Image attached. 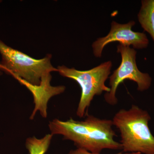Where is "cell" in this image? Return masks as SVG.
<instances>
[{"instance_id": "cell-11", "label": "cell", "mask_w": 154, "mask_h": 154, "mask_svg": "<svg viewBox=\"0 0 154 154\" xmlns=\"http://www.w3.org/2000/svg\"><path fill=\"white\" fill-rule=\"evenodd\" d=\"M3 71V68H2V64H1V63H0V75H2V72Z\"/></svg>"}, {"instance_id": "cell-3", "label": "cell", "mask_w": 154, "mask_h": 154, "mask_svg": "<svg viewBox=\"0 0 154 154\" xmlns=\"http://www.w3.org/2000/svg\"><path fill=\"white\" fill-rule=\"evenodd\" d=\"M0 53L3 71L33 85H39L44 77L50 75L51 72H57V68L51 65V54L41 59H36L8 46L1 40Z\"/></svg>"}, {"instance_id": "cell-6", "label": "cell", "mask_w": 154, "mask_h": 154, "mask_svg": "<svg viewBox=\"0 0 154 154\" xmlns=\"http://www.w3.org/2000/svg\"><path fill=\"white\" fill-rule=\"evenodd\" d=\"M135 24V22L133 21L124 24L113 21L110 32L107 36L98 38L92 44L95 56L101 57L105 46L114 42H118L119 44L127 46L132 45L136 49L146 48L149 44L148 38L146 33L133 31L132 28Z\"/></svg>"}, {"instance_id": "cell-9", "label": "cell", "mask_w": 154, "mask_h": 154, "mask_svg": "<svg viewBox=\"0 0 154 154\" xmlns=\"http://www.w3.org/2000/svg\"><path fill=\"white\" fill-rule=\"evenodd\" d=\"M53 136L49 134L40 139L34 136L27 138L25 146L29 154H45L49 148Z\"/></svg>"}, {"instance_id": "cell-5", "label": "cell", "mask_w": 154, "mask_h": 154, "mask_svg": "<svg viewBox=\"0 0 154 154\" xmlns=\"http://www.w3.org/2000/svg\"><path fill=\"white\" fill-rule=\"evenodd\" d=\"M117 52L121 55L122 62L119 67L109 77L110 91L104 96L105 102L112 106L118 103L116 92L119 85L124 80L134 82L137 85V90L143 92L148 90L151 86L152 79L148 73L140 71L137 66V51L129 46L119 44L117 45Z\"/></svg>"}, {"instance_id": "cell-1", "label": "cell", "mask_w": 154, "mask_h": 154, "mask_svg": "<svg viewBox=\"0 0 154 154\" xmlns=\"http://www.w3.org/2000/svg\"><path fill=\"white\" fill-rule=\"evenodd\" d=\"M86 116L84 121L54 119L48 124L51 134L61 135L64 140L72 141L77 148L94 153L100 154L105 149L122 150L121 143L114 139L117 135L112 128V120L88 114Z\"/></svg>"}, {"instance_id": "cell-2", "label": "cell", "mask_w": 154, "mask_h": 154, "mask_svg": "<svg viewBox=\"0 0 154 154\" xmlns=\"http://www.w3.org/2000/svg\"><path fill=\"white\" fill-rule=\"evenodd\" d=\"M149 113L136 105L119 110L112 119L119 131L124 153L154 154V136L149 126Z\"/></svg>"}, {"instance_id": "cell-7", "label": "cell", "mask_w": 154, "mask_h": 154, "mask_svg": "<svg viewBox=\"0 0 154 154\" xmlns=\"http://www.w3.org/2000/svg\"><path fill=\"white\" fill-rule=\"evenodd\" d=\"M51 74L44 77L42 79L40 85L38 86L33 85L20 78L16 79L22 85L26 86L33 94L36 106L30 118L31 119H33L34 117L36 111L39 110L40 105H42V112L40 113L42 117L46 118L47 116V104L48 100L52 96L61 94L65 90V87L63 86L52 87L51 85Z\"/></svg>"}, {"instance_id": "cell-4", "label": "cell", "mask_w": 154, "mask_h": 154, "mask_svg": "<svg viewBox=\"0 0 154 154\" xmlns=\"http://www.w3.org/2000/svg\"><path fill=\"white\" fill-rule=\"evenodd\" d=\"M112 66L111 61H108L86 71L69 68L65 66L57 67V72L61 75L74 80L81 87L82 93L77 116L83 117L88 115V108L94 96H100L103 92H110V88L105 85V82L109 78Z\"/></svg>"}, {"instance_id": "cell-8", "label": "cell", "mask_w": 154, "mask_h": 154, "mask_svg": "<svg viewBox=\"0 0 154 154\" xmlns=\"http://www.w3.org/2000/svg\"><path fill=\"white\" fill-rule=\"evenodd\" d=\"M142 28L150 35L154 42V0H142L137 14Z\"/></svg>"}, {"instance_id": "cell-10", "label": "cell", "mask_w": 154, "mask_h": 154, "mask_svg": "<svg viewBox=\"0 0 154 154\" xmlns=\"http://www.w3.org/2000/svg\"><path fill=\"white\" fill-rule=\"evenodd\" d=\"M68 154H99L94 153L83 149L77 148L76 149L71 150ZM115 154H140L139 153H118Z\"/></svg>"}]
</instances>
